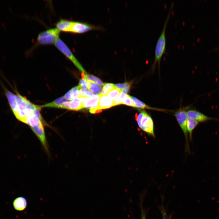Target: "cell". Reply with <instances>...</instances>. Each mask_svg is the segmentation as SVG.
<instances>
[{"mask_svg": "<svg viewBox=\"0 0 219 219\" xmlns=\"http://www.w3.org/2000/svg\"><path fill=\"white\" fill-rule=\"evenodd\" d=\"M124 88L122 91V92L125 93H127L130 90V89L131 85V83L126 82L124 83Z\"/></svg>", "mask_w": 219, "mask_h": 219, "instance_id": "obj_25", "label": "cell"}, {"mask_svg": "<svg viewBox=\"0 0 219 219\" xmlns=\"http://www.w3.org/2000/svg\"><path fill=\"white\" fill-rule=\"evenodd\" d=\"M80 96L86 97H90L96 94L88 91L87 89H79Z\"/></svg>", "mask_w": 219, "mask_h": 219, "instance_id": "obj_23", "label": "cell"}, {"mask_svg": "<svg viewBox=\"0 0 219 219\" xmlns=\"http://www.w3.org/2000/svg\"><path fill=\"white\" fill-rule=\"evenodd\" d=\"M131 98L134 102L135 107L142 109H154V108L151 107L146 105L144 102L140 101L135 97L131 96Z\"/></svg>", "mask_w": 219, "mask_h": 219, "instance_id": "obj_16", "label": "cell"}, {"mask_svg": "<svg viewBox=\"0 0 219 219\" xmlns=\"http://www.w3.org/2000/svg\"><path fill=\"white\" fill-rule=\"evenodd\" d=\"M27 205L26 199L23 197L20 196L16 198L13 202V205L14 209L18 211L24 210Z\"/></svg>", "mask_w": 219, "mask_h": 219, "instance_id": "obj_10", "label": "cell"}, {"mask_svg": "<svg viewBox=\"0 0 219 219\" xmlns=\"http://www.w3.org/2000/svg\"><path fill=\"white\" fill-rule=\"evenodd\" d=\"M41 123L44 124V122L41 120L34 114H33L26 120L25 123L29 125L31 128L35 127Z\"/></svg>", "mask_w": 219, "mask_h": 219, "instance_id": "obj_15", "label": "cell"}, {"mask_svg": "<svg viewBox=\"0 0 219 219\" xmlns=\"http://www.w3.org/2000/svg\"><path fill=\"white\" fill-rule=\"evenodd\" d=\"M55 46L62 53L71 61L75 66L82 72L85 71L79 62L69 48L65 43L59 38L54 43Z\"/></svg>", "mask_w": 219, "mask_h": 219, "instance_id": "obj_2", "label": "cell"}, {"mask_svg": "<svg viewBox=\"0 0 219 219\" xmlns=\"http://www.w3.org/2000/svg\"><path fill=\"white\" fill-rule=\"evenodd\" d=\"M64 96L65 98L67 100H71L72 99H73L72 97L71 94L70 90L68 92H67L65 94Z\"/></svg>", "mask_w": 219, "mask_h": 219, "instance_id": "obj_28", "label": "cell"}, {"mask_svg": "<svg viewBox=\"0 0 219 219\" xmlns=\"http://www.w3.org/2000/svg\"><path fill=\"white\" fill-rule=\"evenodd\" d=\"M87 89L99 95L101 94L102 90L101 86L90 81H87Z\"/></svg>", "mask_w": 219, "mask_h": 219, "instance_id": "obj_13", "label": "cell"}, {"mask_svg": "<svg viewBox=\"0 0 219 219\" xmlns=\"http://www.w3.org/2000/svg\"><path fill=\"white\" fill-rule=\"evenodd\" d=\"M99 96L97 107L98 109H108L114 106V102L107 96L101 94L99 95Z\"/></svg>", "mask_w": 219, "mask_h": 219, "instance_id": "obj_8", "label": "cell"}, {"mask_svg": "<svg viewBox=\"0 0 219 219\" xmlns=\"http://www.w3.org/2000/svg\"><path fill=\"white\" fill-rule=\"evenodd\" d=\"M147 113L145 110H141L140 111V113L139 114L138 116H137V115H136V120L137 121V124L138 126L140 128L141 127V120L145 115V114Z\"/></svg>", "mask_w": 219, "mask_h": 219, "instance_id": "obj_22", "label": "cell"}, {"mask_svg": "<svg viewBox=\"0 0 219 219\" xmlns=\"http://www.w3.org/2000/svg\"><path fill=\"white\" fill-rule=\"evenodd\" d=\"M188 117L193 119L198 122H204L209 120L214 119L207 116L195 110H189L187 111Z\"/></svg>", "mask_w": 219, "mask_h": 219, "instance_id": "obj_7", "label": "cell"}, {"mask_svg": "<svg viewBox=\"0 0 219 219\" xmlns=\"http://www.w3.org/2000/svg\"><path fill=\"white\" fill-rule=\"evenodd\" d=\"M163 219H166V217H165V216H164Z\"/></svg>", "mask_w": 219, "mask_h": 219, "instance_id": "obj_32", "label": "cell"}, {"mask_svg": "<svg viewBox=\"0 0 219 219\" xmlns=\"http://www.w3.org/2000/svg\"><path fill=\"white\" fill-rule=\"evenodd\" d=\"M199 122L195 120L188 117L186 124L187 131L189 133L190 139H192V132L197 125Z\"/></svg>", "mask_w": 219, "mask_h": 219, "instance_id": "obj_12", "label": "cell"}, {"mask_svg": "<svg viewBox=\"0 0 219 219\" xmlns=\"http://www.w3.org/2000/svg\"><path fill=\"white\" fill-rule=\"evenodd\" d=\"M72 23L70 20L61 19L56 23V26L60 31L70 32Z\"/></svg>", "mask_w": 219, "mask_h": 219, "instance_id": "obj_9", "label": "cell"}, {"mask_svg": "<svg viewBox=\"0 0 219 219\" xmlns=\"http://www.w3.org/2000/svg\"><path fill=\"white\" fill-rule=\"evenodd\" d=\"M127 95L125 93L121 92L118 97L114 101V106L122 104L123 99Z\"/></svg>", "mask_w": 219, "mask_h": 219, "instance_id": "obj_20", "label": "cell"}, {"mask_svg": "<svg viewBox=\"0 0 219 219\" xmlns=\"http://www.w3.org/2000/svg\"><path fill=\"white\" fill-rule=\"evenodd\" d=\"M40 108L37 105L36 107L33 111V113L39 119L44 122L43 119H42L40 113Z\"/></svg>", "mask_w": 219, "mask_h": 219, "instance_id": "obj_26", "label": "cell"}, {"mask_svg": "<svg viewBox=\"0 0 219 219\" xmlns=\"http://www.w3.org/2000/svg\"><path fill=\"white\" fill-rule=\"evenodd\" d=\"M122 104L135 107L134 102L131 98V96L128 95H127V96L123 99Z\"/></svg>", "mask_w": 219, "mask_h": 219, "instance_id": "obj_21", "label": "cell"}, {"mask_svg": "<svg viewBox=\"0 0 219 219\" xmlns=\"http://www.w3.org/2000/svg\"><path fill=\"white\" fill-rule=\"evenodd\" d=\"M79 90L86 89L87 88L88 84L87 80L84 78L80 80L78 85Z\"/></svg>", "mask_w": 219, "mask_h": 219, "instance_id": "obj_24", "label": "cell"}, {"mask_svg": "<svg viewBox=\"0 0 219 219\" xmlns=\"http://www.w3.org/2000/svg\"><path fill=\"white\" fill-rule=\"evenodd\" d=\"M141 128L149 134L155 137L153 121L151 117L147 113L141 120Z\"/></svg>", "mask_w": 219, "mask_h": 219, "instance_id": "obj_4", "label": "cell"}, {"mask_svg": "<svg viewBox=\"0 0 219 219\" xmlns=\"http://www.w3.org/2000/svg\"><path fill=\"white\" fill-rule=\"evenodd\" d=\"M115 86L116 88L120 89L122 92V91L124 88V83H118L115 85Z\"/></svg>", "mask_w": 219, "mask_h": 219, "instance_id": "obj_29", "label": "cell"}, {"mask_svg": "<svg viewBox=\"0 0 219 219\" xmlns=\"http://www.w3.org/2000/svg\"><path fill=\"white\" fill-rule=\"evenodd\" d=\"M94 28V27L85 23L72 21L70 32L82 33Z\"/></svg>", "mask_w": 219, "mask_h": 219, "instance_id": "obj_5", "label": "cell"}, {"mask_svg": "<svg viewBox=\"0 0 219 219\" xmlns=\"http://www.w3.org/2000/svg\"><path fill=\"white\" fill-rule=\"evenodd\" d=\"M142 219H145L144 216H143L142 217Z\"/></svg>", "mask_w": 219, "mask_h": 219, "instance_id": "obj_31", "label": "cell"}, {"mask_svg": "<svg viewBox=\"0 0 219 219\" xmlns=\"http://www.w3.org/2000/svg\"><path fill=\"white\" fill-rule=\"evenodd\" d=\"M122 92L119 89L115 87L112 90L109 92L107 94V96L113 102L118 97Z\"/></svg>", "mask_w": 219, "mask_h": 219, "instance_id": "obj_17", "label": "cell"}, {"mask_svg": "<svg viewBox=\"0 0 219 219\" xmlns=\"http://www.w3.org/2000/svg\"><path fill=\"white\" fill-rule=\"evenodd\" d=\"M84 78L87 81H92L99 85H103L104 84L100 79L93 75L86 74Z\"/></svg>", "mask_w": 219, "mask_h": 219, "instance_id": "obj_19", "label": "cell"}, {"mask_svg": "<svg viewBox=\"0 0 219 219\" xmlns=\"http://www.w3.org/2000/svg\"><path fill=\"white\" fill-rule=\"evenodd\" d=\"M99 96L96 94L90 97H87L82 102L83 108L87 109H97Z\"/></svg>", "mask_w": 219, "mask_h": 219, "instance_id": "obj_6", "label": "cell"}, {"mask_svg": "<svg viewBox=\"0 0 219 219\" xmlns=\"http://www.w3.org/2000/svg\"><path fill=\"white\" fill-rule=\"evenodd\" d=\"M68 101L64 96H62L57 98L53 101L42 106H38L40 108L44 107H55L61 108L62 105L65 102Z\"/></svg>", "mask_w": 219, "mask_h": 219, "instance_id": "obj_11", "label": "cell"}, {"mask_svg": "<svg viewBox=\"0 0 219 219\" xmlns=\"http://www.w3.org/2000/svg\"><path fill=\"white\" fill-rule=\"evenodd\" d=\"M61 108L70 110V102L68 101L64 103L61 106Z\"/></svg>", "mask_w": 219, "mask_h": 219, "instance_id": "obj_27", "label": "cell"}, {"mask_svg": "<svg viewBox=\"0 0 219 219\" xmlns=\"http://www.w3.org/2000/svg\"><path fill=\"white\" fill-rule=\"evenodd\" d=\"M115 85L111 83H104L101 94L106 95L115 88Z\"/></svg>", "mask_w": 219, "mask_h": 219, "instance_id": "obj_18", "label": "cell"}, {"mask_svg": "<svg viewBox=\"0 0 219 219\" xmlns=\"http://www.w3.org/2000/svg\"><path fill=\"white\" fill-rule=\"evenodd\" d=\"M60 31L56 28L48 29L40 33L36 40L38 45H48L54 43L59 38Z\"/></svg>", "mask_w": 219, "mask_h": 219, "instance_id": "obj_1", "label": "cell"}, {"mask_svg": "<svg viewBox=\"0 0 219 219\" xmlns=\"http://www.w3.org/2000/svg\"><path fill=\"white\" fill-rule=\"evenodd\" d=\"M186 109H180L176 112L175 116L177 122L182 129L185 137L186 141H187V131L186 124L188 116L187 114Z\"/></svg>", "mask_w": 219, "mask_h": 219, "instance_id": "obj_3", "label": "cell"}, {"mask_svg": "<svg viewBox=\"0 0 219 219\" xmlns=\"http://www.w3.org/2000/svg\"><path fill=\"white\" fill-rule=\"evenodd\" d=\"M83 108L82 103L78 97L73 99L70 102V110L78 111Z\"/></svg>", "mask_w": 219, "mask_h": 219, "instance_id": "obj_14", "label": "cell"}, {"mask_svg": "<svg viewBox=\"0 0 219 219\" xmlns=\"http://www.w3.org/2000/svg\"><path fill=\"white\" fill-rule=\"evenodd\" d=\"M85 74L84 72H82V79H84L85 77Z\"/></svg>", "mask_w": 219, "mask_h": 219, "instance_id": "obj_30", "label": "cell"}]
</instances>
